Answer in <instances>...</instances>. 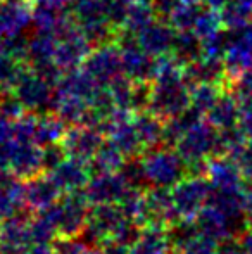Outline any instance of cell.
<instances>
[{
	"label": "cell",
	"mask_w": 252,
	"mask_h": 254,
	"mask_svg": "<svg viewBox=\"0 0 252 254\" xmlns=\"http://www.w3.org/2000/svg\"><path fill=\"white\" fill-rule=\"evenodd\" d=\"M33 24L30 0H2L0 2V40L19 38Z\"/></svg>",
	"instance_id": "12"
},
{
	"label": "cell",
	"mask_w": 252,
	"mask_h": 254,
	"mask_svg": "<svg viewBox=\"0 0 252 254\" xmlns=\"http://www.w3.org/2000/svg\"><path fill=\"white\" fill-rule=\"evenodd\" d=\"M123 157H125V152L118 145L112 144L111 140L104 142L97 154L90 159V168L95 173H114L125 164Z\"/></svg>",
	"instance_id": "22"
},
{
	"label": "cell",
	"mask_w": 252,
	"mask_h": 254,
	"mask_svg": "<svg viewBox=\"0 0 252 254\" xmlns=\"http://www.w3.org/2000/svg\"><path fill=\"white\" fill-rule=\"evenodd\" d=\"M116 42L121 51L123 74L137 83H151L157 73L159 61L145 52L131 35L118 33Z\"/></svg>",
	"instance_id": "6"
},
{
	"label": "cell",
	"mask_w": 252,
	"mask_h": 254,
	"mask_svg": "<svg viewBox=\"0 0 252 254\" xmlns=\"http://www.w3.org/2000/svg\"><path fill=\"white\" fill-rule=\"evenodd\" d=\"M169 244V234H164L157 225H152V228L142 230L138 241L130 249V254H166Z\"/></svg>",
	"instance_id": "20"
},
{
	"label": "cell",
	"mask_w": 252,
	"mask_h": 254,
	"mask_svg": "<svg viewBox=\"0 0 252 254\" xmlns=\"http://www.w3.org/2000/svg\"><path fill=\"white\" fill-rule=\"evenodd\" d=\"M247 2H249V3H251V5H252V0H247Z\"/></svg>",
	"instance_id": "35"
},
{
	"label": "cell",
	"mask_w": 252,
	"mask_h": 254,
	"mask_svg": "<svg viewBox=\"0 0 252 254\" xmlns=\"http://www.w3.org/2000/svg\"><path fill=\"white\" fill-rule=\"evenodd\" d=\"M240 118V104L232 90H223V94L218 97L214 106L207 111L205 120L218 130L239 127Z\"/></svg>",
	"instance_id": "16"
},
{
	"label": "cell",
	"mask_w": 252,
	"mask_h": 254,
	"mask_svg": "<svg viewBox=\"0 0 252 254\" xmlns=\"http://www.w3.org/2000/svg\"><path fill=\"white\" fill-rule=\"evenodd\" d=\"M85 71L97 81L101 87H109L111 81L123 76V63H121V51H119L118 42H105L99 44L88 57L81 64Z\"/></svg>",
	"instance_id": "7"
},
{
	"label": "cell",
	"mask_w": 252,
	"mask_h": 254,
	"mask_svg": "<svg viewBox=\"0 0 252 254\" xmlns=\"http://www.w3.org/2000/svg\"><path fill=\"white\" fill-rule=\"evenodd\" d=\"M50 178L61 190H80L88 182V168L85 161L66 156L55 168L50 170Z\"/></svg>",
	"instance_id": "15"
},
{
	"label": "cell",
	"mask_w": 252,
	"mask_h": 254,
	"mask_svg": "<svg viewBox=\"0 0 252 254\" xmlns=\"http://www.w3.org/2000/svg\"><path fill=\"white\" fill-rule=\"evenodd\" d=\"M161 118L152 114L151 111H138L133 113V125L137 135L140 138V144L144 149H152L162 140L164 125L161 123Z\"/></svg>",
	"instance_id": "18"
},
{
	"label": "cell",
	"mask_w": 252,
	"mask_h": 254,
	"mask_svg": "<svg viewBox=\"0 0 252 254\" xmlns=\"http://www.w3.org/2000/svg\"><path fill=\"white\" fill-rule=\"evenodd\" d=\"M87 195L76 194V190L69 197L61 202H54L45 207L44 218L54 227L55 232H61L64 237H73L87 225Z\"/></svg>",
	"instance_id": "5"
},
{
	"label": "cell",
	"mask_w": 252,
	"mask_h": 254,
	"mask_svg": "<svg viewBox=\"0 0 252 254\" xmlns=\"http://www.w3.org/2000/svg\"><path fill=\"white\" fill-rule=\"evenodd\" d=\"M145 171V178L151 180L155 187H171L182 182L183 164L185 161L180 157L178 152L155 149L151 151L142 161Z\"/></svg>",
	"instance_id": "9"
},
{
	"label": "cell",
	"mask_w": 252,
	"mask_h": 254,
	"mask_svg": "<svg viewBox=\"0 0 252 254\" xmlns=\"http://www.w3.org/2000/svg\"><path fill=\"white\" fill-rule=\"evenodd\" d=\"M52 33H54V64L62 73L80 67L94 49V44L85 37L73 17H69V21H66Z\"/></svg>",
	"instance_id": "3"
},
{
	"label": "cell",
	"mask_w": 252,
	"mask_h": 254,
	"mask_svg": "<svg viewBox=\"0 0 252 254\" xmlns=\"http://www.w3.org/2000/svg\"><path fill=\"white\" fill-rule=\"evenodd\" d=\"M102 144H104V133L97 127L85 123L66 130L61 140L66 156L76 157L85 163H90V159L97 154Z\"/></svg>",
	"instance_id": "10"
},
{
	"label": "cell",
	"mask_w": 252,
	"mask_h": 254,
	"mask_svg": "<svg viewBox=\"0 0 252 254\" xmlns=\"http://www.w3.org/2000/svg\"><path fill=\"white\" fill-rule=\"evenodd\" d=\"M182 3H190V5H197V3H204V0H178Z\"/></svg>",
	"instance_id": "34"
},
{
	"label": "cell",
	"mask_w": 252,
	"mask_h": 254,
	"mask_svg": "<svg viewBox=\"0 0 252 254\" xmlns=\"http://www.w3.org/2000/svg\"><path fill=\"white\" fill-rule=\"evenodd\" d=\"M10 94L26 111L35 114H45L49 111H54L55 81L26 64L17 76Z\"/></svg>",
	"instance_id": "2"
},
{
	"label": "cell",
	"mask_w": 252,
	"mask_h": 254,
	"mask_svg": "<svg viewBox=\"0 0 252 254\" xmlns=\"http://www.w3.org/2000/svg\"><path fill=\"white\" fill-rule=\"evenodd\" d=\"M244 248H246L247 254H252V232L246 237V241H244Z\"/></svg>",
	"instance_id": "33"
},
{
	"label": "cell",
	"mask_w": 252,
	"mask_h": 254,
	"mask_svg": "<svg viewBox=\"0 0 252 254\" xmlns=\"http://www.w3.org/2000/svg\"><path fill=\"white\" fill-rule=\"evenodd\" d=\"M211 190L209 184L202 178H194L185 182H178L175 185L173 194V204H175L176 214L183 218V220H190V218L197 216L201 213L204 202L211 197Z\"/></svg>",
	"instance_id": "11"
},
{
	"label": "cell",
	"mask_w": 252,
	"mask_h": 254,
	"mask_svg": "<svg viewBox=\"0 0 252 254\" xmlns=\"http://www.w3.org/2000/svg\"><path fill=\"white\" fill-rule=\"evenodd\" d=\"M128 182L123 175L114 173H99L94 180L88 182V187L85 189L88 202L94 204H112L121 201V197L126 194Z\"/></svg>",
	"instance_id": "14"
},
{
	"label": "cell",
	"mask_w": 252,
	"mask_h": 254,
	"mask_svg": "<svg viewBox=\"0 0 252 254\" xmlns=\"http://www.w3.org/2000/svg\"><path fill=\"white\" fill-rule=\"evenodd\" d=\"M35 5H45V7H52V9H61V10H69L71 3L74 0H30Z\"/></svg>",
	"instance_id": "31"
},
{
	"label": "cell",
	"mask_w": 252,
	"mask_h": 254,
	"mask_svg": "<svg viewBox=\"0 0 252 254\" xmlns=\"http://www.w3.org/2000/svg\"><path fill=\"white\" fill-rule=\"evenodd\" d=\"M171 56L175 57L178 63L183 66L194 63V61L202 57V44L201 38L195 37L192 31H178L175 38V45H173Z\"/></svg>",
	"instance_id": "24"
},
{
	"label": "cell",
	"mask_w": 252,
	"mask_h": 254,
	"mask_svg": "<svg viewBox=\"0 0 252 254\" xmlns=\"http://www.w3.org/2000/svg\"><path fill=\"white\" fill-rule=\"evenodd\" d=\"M218 128L212 127L207 120H202L178 138L175 144L176 152L189 166L207 164L209 156L218 154Z\"/></svg>",
	"instance_id": "4"
},
{
	"label": "cell",
	"mask_w": 252,
	"mask_h": 254,
	"mask_svg": "<svg viewBox=\"0 0 252 254\" xmlns=\"http://www.w3.org/2000/svg\"><path fill=\"white\" fill-rule=\"evenodd\" d=\"M157 61V73L149 83L147 111L168 121L190 107L192 83L187 78L185 66L173 56Z\"/></svg>",
	"instance_id": "1"
},
{
	"label": "cell",
	"mask_w": 252,
	"mask_h": 254,
	"mask_svg": "<svg viewBox=\"0 0 252 254\" xmlns=\"http://www.w3.org/2000/svg\"><path fill=\"white\" fill-rule=\"evenodd\" d=\"M176 33L178 31L168 21L157 17L154 23H151L140 33L135 35V40L147 54H151L155 59H161V57L171 56Z\"/></svg>",
	"instance_id": "13"
},
{
	"label": "cell",
	"mask_w": 252,
	"mask_h": 254,
	"mask_svg": "<svg viewBox=\"0 0 252 254\" xmlns=\"http://www.w3.org/2000/svg\"><path fill=\"white\" fill-rule=\"evenodd\" d=\"M182 251L183 254H218L214 239L207 237V235H202V237L195 235L185 248H182Z\"/></svg>",
	"instance_id": "27"
},
{
	"label": "cell",
	"mask_w": 252,
	"mask_h": 254,
	"mask_svg": "<svg viewBox=\"0 0 252 254\" xmlns=\"http://www.w3.org/2000/svg\"><path fill=\"white\" fill-rule=\"evenodd\" d=\"M225 85L218 83H195L192 85V94H190V106L199 109L202 114H207V111L214 106L218 97L223 94Z\"/></svg>",
	"instance_id": "26"
},
{
	"label": "cell",
	"mask_w": 252,
	"mask_h": 254,
	"mask_svg": "<svg viewBox=\"0 0 252 254\" xmlns=\"http://www.w3.org/2000/svg\"><path fill=\"white\" fill-rule=\"evenodd\" d=\"M24 201H26V192L17 180L7 178L3 184H0V213L5 218L12 216Z\"/></svg>",
	"instance_id": "25"
},
{
	"label": "cell",
	"mask_w": 252,
	"mask_h": 254,
	"mask_svg": "<svg viewBox=\"0 0 252 254\" xmlns=\"http://www.w3.org/2000/svg\"><path fill=\"white\" fill-rule=\"evenodd\" d=\"M219 17L225 30L246 26L252 23V5L247 0H228L219 9Z\"/></svg>",
	"instance_id": "23"
},
{
	"label": "cell",
	"mask_w": 252,
	"mask_h": 254,
	"mask_svg": "<svg viewBox=\"0 0 252 254\" xmlns=\"http://www.w3.org/2000/svg\"><path fill=\"white\" fill-rule=\"evenodd\" d=\"M66 133V123L57 114H40L37 118V128H35V144L52 145L59 144Z\"/></svg>",
	"instance_id": "21"
},
{
	"label": "cell",
	"mask_w": 252,
	"mask_h": 254,
	"mask_svg": "<svg viewBox=\"0 0 252 254\" xmlns=\"http://www.w3.org/2000/svg\"><path fill=\"white\" fill-rule=\"evenodd\" d=\"M0 2H2V0H0Z\"/></svg>",
	"instance_id": "36"
},
{
	"label": "cell",
	"mask_w": 252,
	"mask_h": 254,
	"mask_svg": "<svg viewBox=\"0 0 252 254\" xmlns=\"http://www.w3.org/2000/svg\"><path fill=\"white\" fill-rule=\"evenodd\" d=\"M237 218L235 214H230L219 207H202L199 213V227L204 235L211 239H228L232 234V220Z\"/></svg>",
	"instance_id": "17"
},
{
	"label": "cell",
	"mask_w": 252,
	"mask_h": 254,
	"mask_svg": "<svg viewBox=\"0 0 252 254\" xmlns=\"http://www.w3.org/2000/svg\"><path fill=\"white\" fill-rule=\"evenodd\" d=\"M223 64L228 74V81L252 66V23L233 30H225Z\"/></svg>",
	"instance_id": "8"
},
{
	"label": "cell",
	"mask_w": 252,
	"mask_h": 254,
	"mask_svg": "<svg viewBox=\"0 0 252 254\" xmlns=\"http://www.w3.org/2000/svg\"><path fill=\"white\" fill-rule=\"evenodd\" d=\"M61 189L55 185V182L50 177H35L24 185V192H26V201L30 206L38 207V209H45L50 204L57 201V195Z\"/></svg>",
	"instance_id": "19"
},
{
	"label": "cell",
	"mask_w": 252,
	"mask_h": 254,
	"mask_svg": "<svg viewBox=\"0 0 252 254\" xmlns=\"http://www.w3.org/2000/svg\"><path fill=\"white\" fill-rule=\"evenodd\" d=\"M228 2V0H204V3L205 5H209V7H212V9H216V10H219L221 9L225 3Z\"/></svg>",
	"instance_id": "32"
},
{
	"label": "cell",
	"mask_w": 252,
	"mask_h": 254,
	"mask_svg": "<svg viewBox=\"0 0 252 254\" xmlns=\"http://www.w3.org/2000/svg\"><path fill=\"white\" fill-rule=\"evenodd\" d=\"M239 104H240L239 127L247 138H252V97L242 99V101H239Z\"/></svg>",
	"instance_id": "28"
},
{
	"label": "cell",
	"mask_w": 252,
	"mask_h": 254,
	"mask_svg": "<svg viewBox=\"0 0 252 254\" xmlns=\"http://www.w3.org/2000/svg\"><path fill=\"white\" fill-rule=\"evenodd\" d=\"M54 254H88V251L81 242L71 241V237H64L61 242H55Z\"/></svg>",
	"instance_id": "30"
},
{
	"label": "cell",
	"mask_w": 252,
	"mask_h": 254,
	"mask_svg": "<svg viewBox=\"0 0 252 254\" xmlns=\"http://www.w3.org/2000/svg\"><path fill=\"white\" fill-rule=\"evenodd\" d=\"M233 159L237 161L240 171H242L246 177L252 178V138H251V142H246V144L240 147V151L233 156Z\"/></svg>",
	"instance_id": "29"
}]
</instances>
